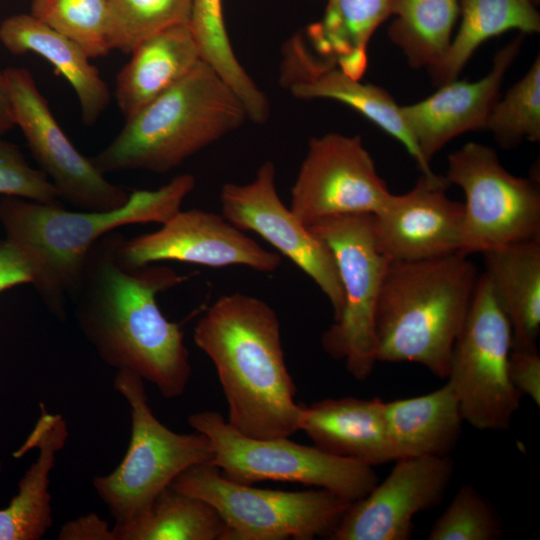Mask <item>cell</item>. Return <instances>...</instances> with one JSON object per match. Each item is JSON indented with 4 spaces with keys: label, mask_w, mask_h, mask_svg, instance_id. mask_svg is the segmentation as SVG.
Masks as SVG:
<instances>
[{
    "label": "cell",
    "mask_w": 540,
    "mask_h": 540,
    "mask_svg": "<svg viewBox=\"0 0 540 540\" xmlns=\"http://www.w3.org/2000/svg\"><path fill=\"white\" fill-rule=\"evenodd\" d=\"M40 417L23 445L13 453L22 457L37 447L39 456L19 481L18 493L0 509V540H39L53 523L50 473L57 453L68 437L67 424L58 414H50L40 403ZM2 464L0 461V473Z\"/></svg>",
    "instance_id": "obj_21"
},
{
    "label": "cell",
    "mask_w": 540,
    "mask_h": 540,
    "mask_svg": "<svg viewBox=\"0 0 540 540\" xmlns=\"http://www.w3.org/2000/svg\"><path fill=\"white\" fill-rule=\"evenodd\" d=\"M445 179L465 195L460 252L483 253L540 235V191L514 176L488 146L470 142L448 156Z\"/></svg>",
    "instance_id": "obj_11"
},
{
    "label": "cell",
    "mask_w": 540,
    "mask_h": 540,
    "mask_svg": "<svg viewBox=\"0 0 540 540\" xmlns=\"http://www.w3.org/2000/svg\"><path fill=\"white\" fill-rule=\"evenodd\" d=\"M124 240L112 231L88 252L69 296L75 318L106 364L138 374L173 399L184 393L191 365L184 334L164 316L157 296L184 277L166 266L127 263Z\"/></svg>",
    "instance_id": "obj_1"
},
{
    "label": "cell",
    "mask_w": 540,
    "mask_h": 540,
    "mask_svg": "<svg viewBox=\"0 0 540 540\" xmlns=\"http://www.w3.org/2000/svg\"><path fill=\"white\" fill-rule=\"evenodd\" d=\"M226 526L206 501L178 492L162 491L145 517L121 532L118 540H224Z\"/></svg>",
    "instance_id": "obj_30"
},
{
    "label": "cell",
    "mask_w": 540,
    "mask_h": 540,
    "mask_svg": "<svg viewBox=\"0 0 540 540\" xmlns=\"http://www.w3.org/2000/svg\"><path fill=\"white\" fill-rule=\"evenodd\" d=\"M124 260L135 266L178 261L208 267L242 265L260 272H274L281 263L223 216L199 209L178 211L152 233L124 240Z\"/></svg>",
    "instance_id": "obj_16"
},
{
    "label": "cell",
    "mask_w": 540,
    "mask_h": 540,
    "mask_svg": "<svg viewBox=\"0 0 540 540\" xmlns=\"http://www.w3.org/2000/svg\"><path fill=\"white\" fill-rule=\"evenodd\" d=\"M0 42L12 54L34 53L52 64L73 88L85 125H94L108 108L110 90L90 57L78 44L31 14L4 19Z\"/></svg>",
    "instance_id": "obj_22"
},
{
    "label": "cell",
    "mask_w": 540,
    "mask_h": 540,
    "mask_svg": "<svg viewBox=\"0 0 540 540\" xmlns=\"http://www.w3.org/2000/svg\"><path fill=\"white\" fill-rule=\"evenodd\" d=\"M449 455L395 460L389 475L352 502L330 540H408L413 518L438 505L451 482Z\"/></svg>",
    "instance_id": "obj_15"
},
{
    "label": "cell",
    "mask_w": 540,
    "mask_h": 540,
    "mask_svg": "<svg viewBox=\"0 0 540 540\" xmlns=\"http://www.w3.org/2000/svg\"><path fill=\"white\" fill-rule=\"evenodd\" d=\"M393 461L445 456L461 435L463 417L451 384L425 395L385 402Z\"/></svg>",
    "instance_id": "obj_25"
},
{
    "label": "cell",
    "mask_w": 540,
    "mask_h": 540,
    "mask_svg": "<svg viewBox=\"0 0 540 540\" xmlns=\"http://www.w3.org/2000/svg\"><path fill=\"white\" fill-rule=\"evenodd\" d=\"M115 80L125 119L184 78L202 59L188 24L169 27L140 43Z\"/></svg>",
    "instance_id": "obj_23"
},
{
    "label": "cell",
    "mask_w": 540,
    "mask_h": 540,
    "mask_svg": "<svg viewBox=\"0 0 540 540\" xmlns=\"http://www.w3.org/2000/svg\"><path fill=\"white\" fill-rule=\"evenodd\" d=\"M36 268L28 254L8 239L0 242V292L19 284H34Z\"/></svg>",
    "instance_id": "obj_37"
},
{
    "label": "cell",
    "mask_w": 540,
    "mask_h": 540,
    "mask_svg": "<svg viewBox=\"0 0 540 540\" xmlns=\"http://www.w3.org/2000/svg\"><path fill=\"white\" fill-rule=\"evenodd\" d=\"M60 540H116L113 528L95 513L67 522L59 531Z\"/></svg>",
    "instance_id": "obj_38"
},
{
    "label": "cell",
    "mask_w": 540,
    "mask_h": 540,
    "mask_svg": "<svg viewBox=\"0 0 540 540\" xmlns=\"http://www.w3.org/2000/svg\"><path fill=\"white\" fill-rule=\"evenodd\" d=\"M30 14L78 44L90 58L111 51L108 0H33Z\"/></svg>",
    "instance_id": "obj_32"
},
{
    "label": "cell",
    "mask_w": 540,
    "mask_h": 540,
    "mask_svg": "<svg viewBox=\"0 0 540 540\" xmlns=\"http://www.w3.org/2000/svg\"><path fill=\"white\" fill-rule=\"evenodd\" d=\"M275 166L265 161L246 184L227 183L220 191L222 216L242 231L261 236L305 272L328 298L334 322L342 315L344 295L328 246L282 202Z\"/></svg>",
    "instance_id": "obj_14"
},
{
    "label": "cell",
    "mask_w": 540,
    "mask_h": 540,
    "mask_svg": "<svg viewBox=\"0 0 540 540\" xmlns=\"http://www.w3.org/2000/svg\"><path fill=\"white\" fill-rule=\"evenodd\" d=\"M394 0H328L321 20L306 29L319 57L349 77L361 80L368 67V45L391 16Z\"/></svg>",
    "instance_id": "obj_26"
},
{
    "label": "cell",
    "mask_w": 540,
    "mask_h": 540,
    "mask_svg": "<svg viewBox=\"0 0 540 540\" xmlns=\"http://www.w3.org/2000/svg\"><path fill=\"white\" fill-rule=\"evenodd\" d=\"M468 255L390 261L375 312L377 362H412L446 379L479 275Z\"/></svg>",
    "instance_id": "obj_4"
},
{
    "label": "cell",
    "mask_w": 540,
    "mask_h": 540,
    "mask_svg": "<svg viewBox=\"0 0 540 540\" xmlns=\"http://www.w3.org/2000/svg\"><path fill=\"white\" fill-rule=\"evenodd\" d=\"M504 149L540 140V57L494 105L486 128Z\"/></svg>",
    "instance_id": "obj_33"
},
{
    "label": "cell",
    "mask_w": 540,
    "mask_h": 540,
    "mask_svg": "<svg viewBox=\"0 0 540 540\" xmlns=\"http://www.w3.org/2000/svg\"><path fill=\"white\" fill-rule=\"evenodd\" d=\"M144 379L118 370L114 389L125 398L131 415V437L125 456L115 470L93 479V486L109 509L118 535L139 523L158 495L187 468L213 460V448L202 433H176L153 414Z\"/></svg>",
    "instance_id": "obj_6"
},
{
    "label": "cell",
    "mask_w": 540,
    "mask_h": 540,
    "mask_svg": "<svg viewBox=\"0 0 540 540\" xmlns=\"http://www.w3.org/2000/svg\"><path fill=\"white\" fill-rule=\"evenodd\" d=\"M188 25L202 61L235 92L244 105L248 120L264 124L270 116L268 98L234 53L226 31L222 0H191Z\"/></svg>",
    "instance_id": "obj_29"
},
{
    "label": "cell",
    "mask_w": 540,
    "mask_h": 540,
    "mask_svg": "<svg viewBox=\"0 0 540 540\" xmlns=\"http://www.w3.org/2000/svg\"><path fill=\"white\" fill-rule=\"evenodd\" d=\"M444 176L422 174L405 194H391L372 215L373 234L391 261H418L460 252L463 204L447 197Z\"/></svg>",
    "instance_id": "obj_17"
},
{
    "label": "cell",
    "mask_w": 540,
    "mask_h": 540,
    "mask_svg": "<svg viewBox=\"0 0 540 540\" xmlns=\"http://www.w3.org/2000/svg\"><path fill=\"white\" fill-rule=\"evenodd\" d=\"M299 430L318 448L371 467L393 461L379 398H327L302 406Z\"/></svg>",
    "instance_id": "obj_20"
},
{
    "label": "cell",
    "mask_w": 540,
    "mask_h": 540,
    "mask_svg": "<svg viewBox=\"0 0 540 540\" xmlns=\"http://www.w3.org/2000/svg\"><path fill=\"white\" fill-rule=\"evenodd\" d=\"M195 345L213 362L228 404V422L259 439L299 431L302 404L287 369L276 312L240 292L220 296L201 316Z\"/></svg>",
    "instance_id": "obj_2"
},
{
    "label": "cell",
    "mask_w": 540,
    "mask_h": 540,
    "mask_svg": "<svg viewBox=\"0 0 540 540\" xmlns=\"http://www.w3.org/2000/svg\"><path fill=\"white\" fill-rule=\"evenodd\" d=\"M508 373L513 387L540 406V356L537 348H511Z\"/></svg>",
    "instance_id": "obj_36"
},
{
    "label": "cell",
    "mask_w": 540,
    "mask_h": 540,
    "mask_svg": "<svg viewBox=\"0 0 540 540\" xmlns=\"http://www.w3.org/2000/svg\"><path fill=\"white\" fill-rule=\"evenodd\" d=\"M188 423L211 442V463L236 482L300 483L325 489L352 503L366 496L379 481L374 467L315 445L298 444L288 437L259 439L244 435L216 411L191 414Z\"/></svg>",
    "instance_id": "obj_8"
},
{
    "label": "cell",
    "mask_w": 540,
    "mask_h": 540,
    "mask_svg": "<svg viewBox=\"0 0 540 540\" xmlns=\"http://www.w3.org/2000/svg\"><path fill=\"white\" fill-rule=\"evenodd\" d=\"M280 83L297 99H328L348 105L398 140L422 174L435 175L421 155L394 98L382 87L353 79L335 64L317 57L300 35L290 38L283 47Z\"/></svg>",
    "instance_id": "obj_18"
},
{
    "label": "cell",
    "mask_w": 540,
    "mask_h": 540,
    "mask_svg": "<svg viewBox=\"0 0 540 540\" xmlns=\"http://www.w3.org/2000/svg\"><path fill=\"white\" fill-rule=\"evenodd\" d=\"M461 23L443 60L429 70L435 85L456 80L486 40L509 30L540 31V15L532 0H459Z\"/></svg>",
    "instance_id": "obj_27"
},
{
    "label": "cell",
    "mask_w": 540,
    "mask_h": 540,
    "mask_svg": "<svg viewBox=\"0 0 540 540\" xmlns=\"http://www.w3.org/2000/svg\"><path fill=\"white\" fill-rule=\"evenodd\" d=\"M493 295L512 335V348H537L540 332V235L482 253Z\"/></svg>",
    "instance_id": "obj_24"
},
{
    "label": "cell",
    "mask_w": 540,
    "mask_h": 540,
    "mask_svg": "<svg viewBox=\"0 0 540 540\" xmlns=\"http://www.w3.org/2000/svg\"><path fill=\"white\" fill-rule=\"evenodd\" d=\"M459 14V0H394L388 37L412 68L431 70L445 57Z\"/></svg>",
    "instance_id": "obj_28"
},
{
    "label": "cell",
    "mask_w": 540,
    "mask_h": 540,
    "mask_svg": "<svg viewBox=\"0 0 540 540\" xmlns=\"http://www.w3.org/2000/svg\"><path fill=\"white\" fill-rule=\"evenodd\" d=\"M502 524L488 500L472 485H463L432 525L428 540H495Z\"/></svg>",
    "instance_id": "obj_34"
},
{
    "label": "cell",
    "mask_w": 540,
    "mask_h": 540,
    "mask_svg": "<svg viewBox=\"0 0 540 540\" xmlns=\"http://www.w3.org/2000/svg\"><path fill=\"white\" fill-rule=\"evenodd\" d=\"M16 126L12 100L4 70H0V136Z\"/></svg>",
    "instance_id": "obj_39"
},
{
    "label": "cell",
    "mask_w": 540,
    "mask_h": 540,
    "mask_svg": "<svg viewBox=\"0 0 540 540\" xmlns=\"http://www.w3.org/2000/svg\"><path fill=\"white\" fill-rule=\"evenodd\" d=\"M509 323L484 273L479 275L464 325L453 345L447 381L463 420L479 430H507L522 397L508 373Z\"/></svg>",
    "instance_id": "obj_10"
},
{
    "label": "cell",
    "mask_w": 540,
    "mask_h": 540,
    "mask_svg": "<svg viewBox=\"0 0 540 540\" xmlns=\"http://www.w3.org/2000/svg\"><path fill=\"white\" fill-rule=\"evenodd\" d=\"M190 11L191 0H108V44L130 54L151 36L188 24Z\"/></svg>",
    "instance_id": "obj_31"
},
{
    "label": "cell",
    "mask_w": 540,
    "mask_h": 540,
    "mask_svg": "<svg viewBox=\"0 0 540 540\" xmlns=\"http://www.w3.org/2000/svg\"><path fill=\"white\" fill-rule=\"evenodd\" d=\"M372 214L327 217L308 226L330 249L344 295L340 319L322 336L324 351L344 359L357 380L367 379L376 360L375 312L390 259L378 249Z\"/></svg>",
    "instance_id": "obj_9"
},
{
    "label": "cell",
    "mask_w": 540,
    "mask_h": 540,
    "mask_svg": "<svg viewBox=\"0 0 540 540\" xmlns=\"http://www.w3.org/2000/svg\"><path fill=\"white\" fill-rule=\"evenodd\" d=\"M523 39L524 34L520 33L500 49L490 72L482 79H456L440 85L438 91L417 103L400 106L404 122L428 164L454 137L486 128L499 100L502 81L519 54Z\"/></svg>",
    "instance_id": "obj_19"
},
{
    "label": "cell",
    "mask_w": 540,
    "mask_h": 540,
    "mask_svg": "<svg viewBox=\"0 0 540 540\" xmlns=\"http://www.w3.org/2000/svg\"><path fill=\"white\" fill-rule=\"evenodd\" d=\"M390 196L361 137L327 133L309 140L289 208L310 226L332 216L374 215Z\"/></svg>",
    "instance_id": "obj_13"
},
{
    "label": "cell",
    "mask_w": 540,
    "mask_h": 540,
    "mask_svg": "<svg viewBox=\"0 0 540 540\" xmlns=\"http://www.w3.org/2000/svg\"><path fill=\"white\" fill-rule=\"evenodd\" d=\"M0 195L63 205L55 186L26 161L20 149L0 136Z\"/></svg>",
    "instance_id": "obj_35"
},
{
    "label": "cell",
    "mask_w": 540,
    "mask_h": 540,
    "mask_svg": "<svg viewBox=\"0 0 540 540\" xmlns=\"http://www.w3.org/2000/svg\"><path fill=\"white\" fill-rule=\"evenodd\" d=\"M248 120L241 100L204 61L144 105L91 158L103 173H167Z\"/></svg>",
    "instance_id": "obj_5"
},
{
    "label": "cell",
    "mask_w": 540,
    "mask_h": 540,
    "mask_svg": "<svg viewBox=\"0 0 540 540\" xmlns=\"http://www.w3.org/2000/svg\"><path fill=\"white\" fill-rule=\"evenodd\" d=\"M181 174L155 190H134L126 203L107 211H70L63 205L5 197L0 223L6 239L20 247L36 268L33 284L44 304L59 318L92 246L106 234L130 224H164L194 189Z\"/></svg>",
    "instance_id": "obj_3"
},
{
    "label": "cell",
    "mask_w": 540,
    "mask_h": 540,
    "mask_svg": "<svg viewBox=\"0 0 540 540\" xmlns=\"http://www.w3.org/2000/svg\"><path fill=\"white\" fill-rule=\"evenodd\" d=\"M4 73L16 126L60 200L85 211H107L124 205L130 193L107 180L72 144L31 72L24 67H9Z\"/></svg>",
    "instance_id": "obj_12"
},
{
    "label": "cell",
    "mask_w": 540,
    "mask_h": 540,
    "mask_svg": "<svg viewBox=\"0 0 540 540\" xmlns=\"http://www.w3.org/2000/svg\"><path fill=\"white\" fill-rule=\"evenodd\" d=\"M170 487L210 504L225 523L224 540L329 539L351 504L320 488L293 492L236 482L211 462L187 468Z\"/></svg>",
    "instance_id": "obj_7"
}]
</instances>
